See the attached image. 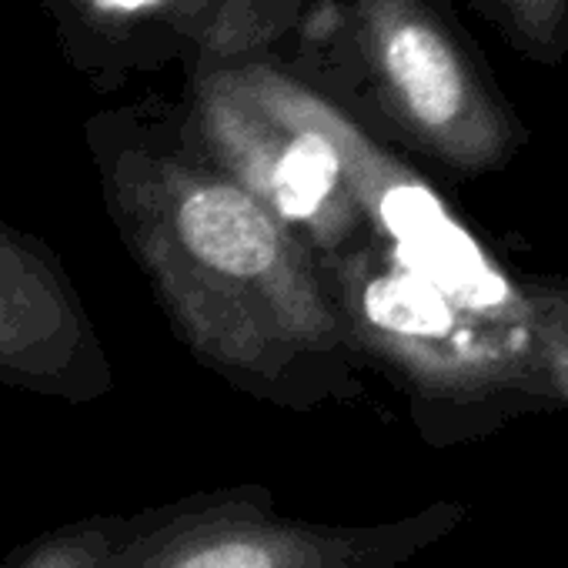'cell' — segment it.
<instances>
[{"label": "cell", "mask_w": 568, "mask_h": 568, "mask_svg": "<svg viewBox=\"0 0 568 568\" xmlns=\"http://www.w3.org/2000/svg\"><path fill=\"white\" fill-rule=\"evenodd\" d=\"M84 144L124 251L201 368L284 412L362 395L318 261L204 151L181 101L104 108Z\"/></svg>", "instance_id": "6da1fadb"}, {"label": "cell", "mask_w": 568, "mask_h": 568, "mask_svg": "<svg viewBox=\"0 0 568 568\" xmlns=\"http://www.w3.org/2000/svg\"><path fill=\"white\" fill-rule=\"evenodd\" d=\"M241 58L462 178L501 171L528 141L448 0H227L191 64Z\"/></svg>", "instance_id": "7a4b0ae2"}, {"label": "cell", "mask_w": 568, "mask_h": 568, "mask_svg": "<svg viewBox=\"0 0 568 568\" xmlns=\"http://www.w3.org/2000/svg\"><path fill=\"white\" fill-rule=\"evenodd\" d=\"M358 358L418 405L538 398L568 405V295L515 281L491 257L422 267L378 241L322 267Z\"/></svg>", "instance_id": "3957f363"}, {"label": "cell", "mask_w": 568, "mask_h": 568, "mask_svg": "<svg viewBox=\"0 0 568 568\" xmlns=\"http://www.w3.org/2000/svg\"><path fill=\"white\" fill-rule=\"evenodd\" d=\"M184 118L204 151L318 261L368 241V217L342 154L312 121L298 84L261 58L184 68Z\"/></svg>", "instance_id": "277c9868"}, {"label": "cell", "mask_w": 568, "mask_h": 568, "mask_svg": "<svg viewBox=\"0 0 568 568\" xmlns=\"http://www.w3.org/2000/svg\"><path fill=\"white\" fill-rule=\"evenodd\" d=\"M452 521L455 508H428L382 525H325L281 515L267 485H224L131 511L108 568H395Z\"/></svg>", "instance_id": "5b68a950"}, {"label": "cell", "mask_w": 568, "mask_h": 568, "mask_svg": "<svg viewBox=\"0 0 568 568\" xmlns=\"http://www.w3.org/2000/svg\"><path fill=\"white\" fill-rule=\"evenodd\" d=\"M0 385L98 405L114 392V365L61 254L0 214Z\"/></svg>", "instance_id": "8992f818"}, {"label": "cell", "mask_w": 568, "mask_h": 568, "mask_svg": "<svg viewBox=\"0 0 568 568\" xmlns=\"http://www.w3.org/2000/svg\"><path fill=\"white\" fill-rule=\"evenodd\" d=\"M227 0H41L64 64L98 94L187 68Z\"/></svg>", "instance_id": "52a82bcc"}, {"label": "cell", "mask_w": 568, "mask_h": 568, "mask_svg": "<svg viewBox=\"0 0 568 568\" xmlns=\"http://www.w3.org/2000/svg\"><path fill=\"white\" fill-rule=\"evenodd\" d=\"M131 515L98 511L21 541L0 568H108Z\"/></svg>", "instance_id": "ba28073f"}, {"label": "cell", "mask_w": 568, "mask_h": 568, "mask_svg": "<svg viewBox=\"0 0 568 568\" xmlns=\"http://www.w3.org/2000/svg\"><path fill=\"white\" fill-rule=\"evenodd\" d=\"M468 4L518 58L538 68H558L568 58V0H468Z\"/></svg>", "instance_id": "9c48e42d"}]
</instances>
